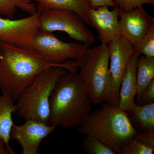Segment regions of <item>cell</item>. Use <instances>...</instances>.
<instances>
[{
    "label": "cell",
    "instance_id": "cell-26",
    "mask_svg": "<svg viewBox=\"0 0 154 154\" xmlns=\"http://www.w3.org/2000/svg\"><path fill=\"white\" fill-rule=\"evenodd\" d=\"M15 152L9 146L6 144L3 140L0 139V154H14Z\"/></svg>",
    "mask_w": 154,
    "mask_h": 154
},
{
    "label": "cell",
    "instance_id": "cell-19",
    "mask_svg": "<svg viewBox=\"0 0 154 154\" xmlns=\"http://www.w3.org/2000/svg\"><path fill=\"white\" fill-rule=\"evenodd\" d=\"M82 148L88 154H116V153L98 138L87 135L82 141Z\"/></svg>",
    "mask_w": 154,
    "mask_h": 154
},
{
    "label": "cell",
    "instance_id": "cell-20",
    "mask_svg": "<svg viewBox=\"0 0 154 154\" xmlns=\"http://www.w3.org/2000/svg\"><path fill=\"white\" fill-rule=\"evenodd\" d=\"M136 53L150 57H154V26L140 38L134 46Z\"/></svg>",
    "mask_w": 154,
    "mask_h": 154
},
{
    "label": "cell",
    "instance_id": "cell-15",
    "mask_svg": "<svg viewBox=\"0 0 154 154\" xmlns=\"http://www.w3.org/2000/svg\"><path fill=\"white\" fill-rule=\"evenodd\" d=\"M15 102L8 95L0 96V139L8 146L11 129L14 124L12 115L17 111Z\"/></svg>",
    "mask_w": 154,
    "mask_h": 154
},
{
    "label": "cell",
    "instance_id": "cell-8",
    "mask_svg": "<svg viewBox=\"0 0 154 154\" xmlns=\"http://www.w3.org/2000/svg\"><path fill=\"white\" fill-rule=\"evenodd\" d=\"M40 14L19 19L0 17V42L25 49H32L33 38L40 31Z\"/></svg>",
    "mask_w": 154,
    "mask_h": 154
},
{
    "label": "cell",
    "instance_id": "cell-12",
    "mask_svg": "<svg viewBox=\"0 0 154 154\" xmlns=\"http://www.w3.org/2000/svg\"><path fill=\"white\" fill-rule=\"evenodd\" d=\"M88 15L90 25L98 31L101 42L107 44L120 35L118 7L115 6L112 11L106 6L91 8Z\"/></svg>",
    "mask_w": 154,
    "mask_h": 154
},
{
    "label": "cell",
    "instance_id": "cell-3",
    "mask_svg": "<svg viewBox=\"0 0 154 154\" xmlns=\"http://www.w3.org/2000/svg\"><path fill=\"white\" fill-rule=\"evenodd\" d=\"M78 131L85 135L95 137L116 154L138 132L127 112L108 104L91 112Z\"/></svg>",
    "mask_w": 154,
    "mask_h": 154
},
{
    "label": "cell",
    "instance_id": "cell-11",
    "mask_svg": "<svg viewBox=\"0 0 154 154\" xmlns=\"http://www.w3.org/2000/svg\"><path fill=\"white\" fill-rule=\"evenodd\" d=\"M120 33L134 46L154 26V19L141 8L128 12L119 9Z\"/></svg>",
    "mask_w": 154,
    "mask_h": 154
},
{
    "label": "cell",
    "instance_id": "cell-6",
    "mask_svg": "<svg viewBox=\"0 0 154 154\" xmlns=\"http://www.w3.org/2000/svg\"><path fill=\"white\" fill-rule=\"evenodd\" d=\"M40 29L53 33L61 31L89 47L95 42L94 34L78 14L68 10L48 9L39 14Z\"/></svg>",
    "mask_w": 154,
    "mask_h": 154
},
{
    "label": "cell",
    "instance_id": "cell-4",
    "mask_svg": "<svg viewBox=\"0 0 154 154\" xmlns=\"http://www.w3.org/2000/svg\"><path fill=\"white\" fill-rule=\"evenodd\" d=\"M67 71L61 67H51L38 74L17 100L19 117L49 125L51 96L58 79Z\"/></svg>",
    "mask_w": 154,
    "mask_h": 154
},
{
    "label": "cell",
    "instance_id": "cell-17",
    "mask_svg": "<svg viewBox=\"0 0 154 154\" xmlns=\"http://www.w3.org/2000/svg\"><path fill=\"white\" fill-rule=\"evenodd\" d=\"M138 125L146 131H154V102L146 105L135 104L129 111Z\"/></svg>",
    "mask_w": 154,
    "mask_h": 154
},
{
    "label": "cell",
    "instance_id": "cell-24",
    "mask_svg": "<svg viewBox=\"0 0 154 154\" xmlns=\"http://www.w3.org/2000/svg\"><path fill=\"white\" fill-rule=\"evenodd\" d=\"M154 101V79L149 84L144 92L138 103L139 105H146Z\"/></svg>",
    "mask_w": 154,
    "mask_h": 154
},
{
    "label": "cell",
    "instance_id": "cell-9",
    "mask_svg": "<svg viewBox=\"0 0 154 154\" xmlns=\"http://www.w3.org/2000/svg\"><path fill=\"white\" fill-rule=\"evenodd\" d=\"M87 46L79 42H66L59 39L52 33L40 30L35 36L32 49L45 60L60 65L71 59L75 60Z\"/></svg>",
    "mask_w": 154,
    "mask_h": 154
},
{
    "label": "cell",
    "instance_id": "cell-5",
    "mask_svg": "<svg viewBox=\"0 0 154 154\" xmlns=\"http://www.w3.org/2000/svg\"><path fill=\"white\" fill-rule=\"evenodd\" d=\"M75 60L92 104L107 102L111 83L107 43L102 42L92 48H87Z\"/></svg>",
    "mask_w": 154,
    "mask_h": 154
},
{
    "label": "cell",
    "instance_id": "cell-21",
    "mask_svg": "<svg viewBox=\"0 0 154 154\" xmlns=\"http://www.w3.org/2000/svg\"><path fill=\"white\" fill-rule=\"evenodd\" d=\"M154 149L147 146L134 137L122 148L120 154H152Z\"/></svg>",
    "mask_w": 154,
    "mask_h": 154
},
{
    "label": "cell",
    "instance_id": "cell-2",
    "mask_svg": "<svg viewBox=\"0 0 154 154\" xmlns=\"http://www.w3.org/2000/svg\"><path fill=\"white\" fill-rule=\"evenodd\" d=\"M92 104L79 74L67 71L58 79L51 96L49 125L79 126L91 113Z\"/></svg>",
    "mask_w": 154,
    "mask_h": 154
},
{
    "label": "cell",
    "instance_id": "cell-18",
    "mask_svg": "<svg viewBox=\"0 0 154 154\" xmlns=\"http://www.w3.org/2000/svg\"><path fill=\"white\" fill-rule=\"evenodd\" d=\"M18 9L30 15L37 12L36 5L30 0H0V16L13 19Z\"/></svg>",
    "mask_w": 154,
    "mask_h": 154
},
{
    "label": "cell",
    "instance_id": "cell-7",
    "mask_svg": "<svg viewBox=\"0 0 154 154\" xmlns=\"http://www.w3.org/2000/svg\"><path fill=\"white\" fill-rule=\"evenodd\" d=\"M109 68L111 77L110 94L107 103L118 107L122 81L126 73L131 58L136 53L134 46L121 34L107 43Z\"/></svg>",
    "mask_w": 154,
    "mask_h": 154
},
{
    "label": "cell",
    "instance_id": "cell-13",
    "mask_svg": "<svg viewBox=\"0 0 154 154\" xmlns=\"http://www.w3.org/2000/svg\"><path fill=\"white\" fill-rule=\"evenodd\" d=\"M139 56L136 53L131 58L120 85L118 107L125 112H129L136 104L135 98L137 94V61Z\"/></svg>",
    "mask_w": 154,
    "mask_h": 154
},
{
    "label": "cell",
    "instance_id": "cell-14",
    "mask_svg": "<svg viewBox=\"0 0 154 154\" xmlns=\"http://www.w3.org/2000/svg\"><path fill=\"white\" fill-rule=\"evenodd\" d=\"M37 3L36 11L40 14L48 9L68 10L78 14L85 24L90 25L88 11L92 8L90 0H32Z\"/></svg>",
    "mask_w": 154,
    "mask_h": 154
},
{
    "label": "cell",
    "instance_id": "cell-23",
    "mask_svg": "<svg viewBox=\"0 0 154 154\" xmlns=\"http://www.w3.org/2000/svg\"><path fill=\"white\" fill-rule=\"evenodd\" d=\"M134 137L147 146L154 149V131L140 133L138 132Z\"/></svg>",
    "mask_w": 154,
    "mask_h": 154
},
{
    "label": "cell",
    "instance_id": "cell-16",
    "mask_svg": "<svg viewBox=\"0 0 154 154\" xmlns=\"http://www.w3.org/2000/svg\"><path fill=\"white\" fill-rule=\"evenodd\" d=\"M154 79V57L143 55L137 61V102L138 103L149 84Z\"/></svg>",
    "mask_w": 154,
    "mask_h": 154
},
{
    "label": "cell",
    "instance_id": "cell-22",
    "mask_svg": "<svg viewBox=\"0 0 154 154\" xmlns=\"http://www.w3.org/2000/svg\"><path fill=\"white\" fill-rule=\"evenodd\" d=\"M116 6L119 10L128 12L137 8H141L145 4L154 5V0H113Z\"/></svg>",
    "mask_w": 154,
    "mask_h": 154
},
{
    "label": "cell",
    "instance_id": "cell-1",
    "mask_svg": "<svg viewBox=\"0 0 154 154\" xmlns=\"http://www.w3.org/2000/svg\"><path fill=\"white\" fill-rule=\"evenodd\" d=\"M61 67L68 71H77L75 62L62 64L48 62L33 49H25L0 42V89L14 101L45 69Z\"/></svg>",
    "mask_w": 154,
    "mask_h": 154
},
{
    "label": "cell",
    "instance_id": "cell-25",
    "mask_svg": "<svg viewBox=\"0 0 154 154\" xmlns=\"http://www.w3.org/2000/svg\"><path fill=\"white\" fill-rule=\"evenodd\" d=\"M91 7L93 8H97L102 6L114 8L116 6L113 0H90Z\"/></svg>",
    "mask_w": 154,
    "mask_h": 154
},
{
    "label": "cell",
    "instance_id": "cell-10",
    "mask_svg": "<svg viewBox=\"0 0 154 154\" xmlns=\"http://www.w3.org/2000/svg\"><path fill=\"white\" fill-rule=\"evenodd\" d=\"M56 127L52 125L27 120L21 125L14 124L10 136L21 145L22 154H38L42 141L53 132Z\"/></svg>",
    "mask_w": 154,
    "mask_h": 154
}]
</instances>
